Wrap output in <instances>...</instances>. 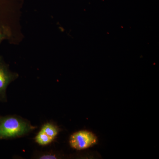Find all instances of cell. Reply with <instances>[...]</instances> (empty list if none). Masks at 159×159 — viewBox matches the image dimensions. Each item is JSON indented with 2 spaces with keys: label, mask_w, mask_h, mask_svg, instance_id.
<instances>
[{
  "label": "cell",
  "mask_w": 159,
  "mask_h": 159,
  "mask_svg": "<svg viewBox=\"0 0 159 159\" xmlns=\"http://www.w3.org/2000/svg\"><path fill=\"white\" fill-rule=\"evenodd\" d=\"M97 142V138L94 134L86 130H81L71 136L70 143L71 147L77 150H82L89 148Z\"/></svg>",
  "instance_id": "2"
},
{
  "label": "cell",
  "mask_w": 159,
  "mask_h": 159,
  "mask_svg": "<svg viewBox=\"0 0 159 159\" xmlns=\"http://www.w3.org/2000/svg\"><path fill=\"white\" fill-rule=\"evenodd\" d=\"M4 37H5V35L3 33L0 32V43H1L2 40L4 39Z\"/></svg>",
  "instance_id": "7"
},
{
  "label": "cell",
  "mask_w": 159,
  "mask_h": 159,
  "mask_svg": "<svg viewBox=\"0 0 159 159\" xmlns=\"http://www.w3.org/2000/svg\"><path fill=\"white\" fill-rule=\"evenodd\" d=\"M41 130L45 133L51 139L54 140V139L57 136L58 134V129L55 125L51 124V123H48L43 125L42 128Z\"/></svg>",
  "instance_id": "4"
},
{
  "label": "cell",
  "mask_w": 159,
  "mask_h": 159,
  "mask_svg": "<svg viewBox=\"0 0 159 159\" xmlns=\"http://www.w3.org/2000/svg\"><path fill=\"white\" fill-rule=\"evenodd\" d=\"M33 128L29 122L16 117L0 118V139L21 136Z\"/></svg>",
  "instance_id": "1"
},
{
  "label": "cell",
  "mask_w": 159,
  "mask_h": 159,
  "mask_svg": "<svg viewBox=\"0 0 159 159\" xmlns=\"http://www.w3.org/2000/svg\"><path fill=\"white\" fill-rule=\"evenodd\" d=\"M35 142L41 145H46L51 143L53 139L47 135L42 130L40 131L35 137Z\"/></svg>",
  "instance_id": "5"
},
{
  "label": "cell",
  "mask_w": 159,
  "mask_h": 159,
  "mask_svg": "<svg viewBox=\"0 0 159 159\" xmlns=\"http://www.w3.org/2000/svg\"><path fill=\"white\" fill-rule=\"evenodd\" d=\"M15 76L4 64L0 62V95L5 93L7 86L15 78Z\"/></svg>",
  "instance_id": "3"
},
{
  "label": "cell",
  "mask_w": 159,
  "mask_h": 159,
  "mask_svg": "<svg viewBox=\"0 0 159 159\" xmlns=\"http://www.w3.org/2000/svg\"><path fill=\"white\" fill-rule=\"evenodd\" d=\"M56 157L53 155H44L41 157L40 159H56Z\"/></svg>",
  "instance_id": "6"
}]
</instances>
